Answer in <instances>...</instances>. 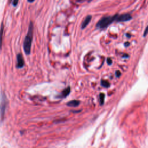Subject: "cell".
Returning <instances> with one entry per match:
<instances>
[{
    "mask_svg": "<svg viewBox=\"0 0 148 148\" xmlns=\"http://www.w3.org/2000/svg\"><path fill=\"white\" fill-rule=\"evenodd\" d=\"M33 38V24L31 22L30 23L28 30L26 36H25L24 43H23V48L25 53L27 55H29L31 53V45Z\"/></svg>",
    "mask_w": 148,
    "mask_h": 148,
    "instance_id": "cell-1",
    "label": "cell"
},
{
    "mask_svg": "<svg viewBox=\"0 0 148 148\" xmlns=\"http://www.w3.org/2000/svg\"><path fill=\"white\" fill-rule=\"evenodd\" d=\"M118 15H115L113 16H106L102 17V19L99 20V22L97 23V28L100 29H104L107 27H108L112 23L116 20V18L118 17Z\"/></svg>",
    "mask_w": 148,
    "mask_h": 148,
    "instance_id": "cell-2",
    "label": "cell"
},
{
    "mask_svg": "<svg viewBox=\"0 0 148 148\" xmlns=\"http://www.w3.org/2000/svg\"><path fill=\"white\" fill-rule=\"evenodd\" d=\"M7 104L8 102L6 95L4 93H2L1 95V101H0V117H1V120H4Z\"/></svg>",
    "mask_w": 148,
    "mask_h": 148,
    "instance_id": "cell-3",
    "label": "cell"
},
{
    "mask_svg": "<svg viewBox=\"0 0 148 148\" xmlns=\"http://www.w3.org/2000/svg\"><path fill=\"white\" fill-rule=\"evenodd\" d=\"M131 19L132 17L129 14H124L120 15H118L116 20L118 22H123L128 21V20H131Z\"/></svg>",
    "mask_w": 148,
    "mask_h": 148,
    "instance_id": "cell-4",
    "label": "cell"
},
{
    "mask_svg": "<svg viewBox=\"0 0 148 148\" xmlns=\"http://www.w3.org/2000/svg\"><path fill=\"white\" fill-rule=\"evenodd\" d=\"M24 59L23 57V56L21 53L17 54V64L16 68H22L24 66Z\"/></svg>",
    "mask_w": 148,
    "mask_h": 148,
    "instance_id": "cell-5",
    "label": "cell"
},
{
    "mask_svg": "<svg viewBox=\"0 0 148 148\" xmlns=\"http://www.w3.org/2000/svg\"><path fill=\"white\" fill-rule=\"evenodd\" d=\"M92 16H90V15H89V16H87L85 18V20H83V22L82 24L81 25V28L82 29H84L86 27L88 24H89V23L90 22L91 20H92Z\"/></svg>",
    "mask_w": 148,
    "mask_h": 148,
    "instance_id": "cell-6",
    "label": "cell"
},
{
    "mask_svg": "<svg viewBox=\"0 0 148 148\" xmlns=\"http://www.w3.org/2000/svg\"><path fill=\"white\" fill-rule=\"evenodd\" d=\"M70 92H71V88H70V87H67L66 89H65L63 92H62L61 94L59 95V97L60 98H66L70 94Z\"/></svg>",
    "mask_w": 148,
    "mask_h": 148,
    "instance_id": "cell-7",
    "label": "cell"
},
{
    "mask_svg": "<svg viewBox=\"0 0 148 148\" xmlns=\"http://www.w3.org/2000/svg\"><path fill=\"white\" fill-rule=\"evenodd\" d=\"M80 101L78 100H72L70 101L67 104V105L70 106V107H76L80 104Z\"/></svg>",
    "mask_w": 148,
    "mask_h": 148,
    "instance_id": "cell-8",
    "label": "cell"
},
{
    "mask_svg": "<svg viewBox=\"0 0 148 148\" xmlns=\"http://www.w3.org/2000/svg\"><path fill=\"white\" fill-rule=\"evenodd\" d=\"M4 34V24L2 22L1 25V28H0V50L2 48V37H3Z\"/></svg>",
    "mask_w": 148,
    "mask_h": 148,
    "instance_id": "cell-9",
    "label": "cell"
},
{
    "mask_svg": "<svg viewBox=\"0 0 148 148\" xmlns=\"http://www.w3.org/2000/svg\"><path fill=\"white\" fill-rule=\"evenodd\" d=\"M104 98H105V95L104 94H100V104L103 105L104 102Z\"/></svg>",
    "mask_w": 148,
    "mask_h": 148,
    "instance_id": "cell-10",
    "label": "cell"
},
{
    "mask_svg": "<svg viewBox=\"0 0 148 148\" xmlns=\"http://www.w3.org/2000/svg\"><path fill=\"white\" fill-rule=\"evenodd\" d=\"M101 85H102V86L106 88L110 86V83L107 81H106V80H102L101 81Z\"/></svg>",
    "mask_w": 148,
    "mask_h": 148,
    "instance_id": "cell-11",
    "label": "cell"
},
{
    "mask_svg": "<svg viewBox=\"0 0 148 148\" xmlns=\"http://www.w3.org/2000/svg\"><path fill=\"white\" fill-rule=\"evenodd\" d=\"M19 2V0H13L12 1V5L14 7H16Z\"/></svg>",
    "mask_w": 148,
    "mask_h": 148,
    "instance_id": "cell-12",
    "label": "cell"
},
{
    "mask_svg": "<svg viewBox=\"0 0 148 148\" xmlns=\"http://www.w3.org/2000/svg\"><path fill=\"white\" fill-rule=\"evenodd\" d=\"M148 34V26L146 27V29H145L144 33V37H146V35Z\"/></svg>",
    "mask_w": 148,
    "mask_h": 148,
    "instance_id": "cell-13",
    "label": "cell"
},
{
    "mask_svg": "<svg viewBox=\"0 0 148 148\" xmlns=\"http://www.w3.org/2000/svg\"><path fill=\"white\" fill-rule=\"evenodd\" d=\"M116 76H118V77H119L120 76V74H121V73L120 72H119V71H116Z\"/></svg>",
    "mask_w": 148,
    "mask_h": 148,
    "instance_id": "cell-14",
    "label": "cell"
},
{
    "mask_svg": "<svg viewBox=\"0 0 148 148\" xmlns=\"http://www.w3.org/2000/svg\"><path fill=\"white\" fill-rule=\"evenodd\" d=\"M108 64H112V60L110 59H108Z\"/></svg>",
    "mask_w": 148,
    "mask_h": 148,
    "instance_id": "cell-15",
    "label": "cell"
},
{
    "mask_svg": "<svg viewBox=\"0 0 148 148\" xmlns=\"http://www.w3.org/2000/svg\"><path fill=\"white\" fill-rule=\"evenodd\" d=\"M34 1H35V0H27V1L28 2H30V3H33V2Z\"/></svg>",
    "mask_w": 148,
    "mask_h": 148,
    "instance_id": "cell-16",
    "label": "cell"
}]
</instances>
